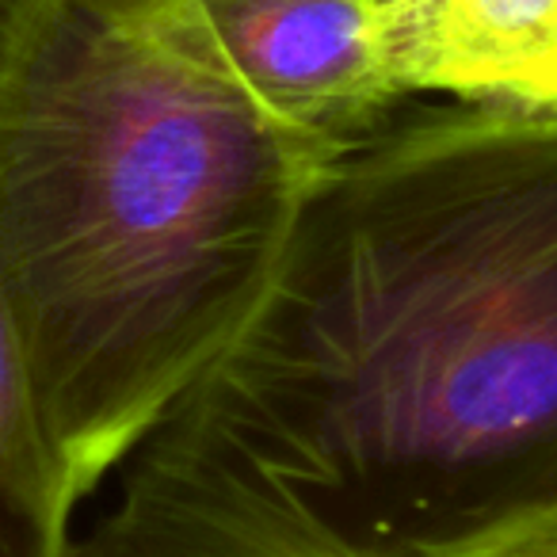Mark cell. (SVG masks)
Masks as SVG:
<instances>
[{
	"mask_svg": "<svg viewBox=\"0 0 557 557\" xmlns=\"http://www.w3.org/2000/svg\"><path fill=\"white\" fill-rule=\"evenodd\" d=\"M557 527V115L389 119L77 557H473Z\"/></svg>",
	"mask_w": 557,
	"mask_h": 557,
	"instance_id": "6da1fadb",
	"label": "cell"
},
{
	"mask_svg": "<svg viewBox=\"0 0 557 557\" xmlns=\"http://www.w3.org/2000/svg\"><path fill=\"white\" fill-rule=\"evenodd\" d=\"M199 0H12L0 24V295L85 500L245 325L318 169Z\"/></svg>",
	"mask_w": 557,
	"mask_h": 557,
	"instance_id": "7a4b0ae2",
	"label": "cell"
},
{
	"mask_svg": "<svg viewBox=\"0 0 557 557\" xmlns=\"http://www.w3.org/2000/svg\"><path fill=\"white\" fill-rule=\"evenodd\" d=\"M218 50L275 123L344 149L405 100L386 47V0H199Z\"/></svg>",
	"mask_w": 557,
	"mask_h": 557,
	"instance_id": "3957f363",
	"label": "cell"
},
{
	"mask_svg": "<svg viewBox=\"0 0 557 557\" xmlns=\"http://www.w3.org/2000/svg\"><path fill=\"white\" fill-rule=\"evenodd\" d=\"M386 47L405 96L557 115V0H386Z\"/></svg>",
	"mask_w": 557,
	"mask_h": 557,
	"instance_id": "277c9868",
	"label": "cell"
},
{
	"mask_svg": "<svg viewBox=\"0 0 557 557\" xmlns=\"http://www.w3.org/2000/svg\"><path fill=\"white\" fill-rule=\"evenodd\" d=\"M12 0H0V24ZM77 496L27 386L16 329L0 295V557H77Z\"/></svg>",
	"mask_w": 557,
	"mask_h": 557,
	"instance_id": "5b68a950",
	"label": "cell"
},
{
	"mask_svg": "<svg viewBox=\"0 0 557 557\" xmlns=\"http://www.w3.org/2000/svg\"><path fill=\"white\" fill-rule=\"evenodd\" d=\"M473 557H557V527H542V531L519 534V539L500 542V546H488Z\"/></svg>",
	"mask_w": 557,
	"mask_h": 557,
	"instance_id": "8992f818",
	"label": "cell"
}]
</instances>
